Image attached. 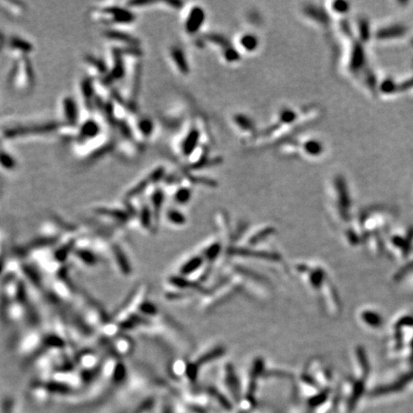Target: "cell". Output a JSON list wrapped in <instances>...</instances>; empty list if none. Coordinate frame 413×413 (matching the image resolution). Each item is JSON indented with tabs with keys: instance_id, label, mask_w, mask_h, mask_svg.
<instances>
[{
	"instance_id": "cell-9",
	"label": "cell",
	"mask_w": 413,
	"mask_h": 413,
	"mask_svg": "<svg viewBox=\"0 0 413 413\" xmlns=\"http://www.w3.org/2000/svg\"><path fill=\"white\" fill-rule=\"evenodd\" d=\"M59 112H60V123L70 125V126H78L79 118H80V109L79 104L70 95L62 96L59 103Z\"/></svg>"
},
{
	"instance_id": "cell-3",
	"label": "cell",
	"mask_w": 413,
	"mask_h": 413,
	"mask_svg": "<svg viewBox=\"0 0 413 413\" xmlns=\"http://www.w3.org/2000/svg\"><path fill=\"white\" fill-rule=\"evenodd\" d=\"M116 139L110 131H104L101 135L88 142L78 143L74 147L76 155L84 161H94L115 151Z\"/></svg>"
},
{
	"instance_id": "cell-6",
	"label": "cell",
	"mask_w": 413,
	"mask_h": 413,
	"mask_svg": "<svg viewBox=\"0 0 413 413\" xmlns=\"http://www.w3.org/2000/svg\"><path fill=\"white\" fill-rule=\"evenodd\" d=\"M102 35L112 47L119 49L141 48V41L139 38L117 28H107L104 30Z\"/></svg>"
},
{
	"instance_id": "cell-31",
	"label": "cell",
	"mask_w": 413,
	"mask_h": 413,
	"mask_svg": "<svg viewBox=\"0 0 413 413\" xmlns=\"http://www.w3.org/2000/svg\"><path fill=\"white\" fill-rule=\"evenodd\" d=\"M169 282L173 285L176 286L181 289H187V288H193V289H199L200 290V286L197 283H193L188 281V279H186L183 277H172L169 278Z\"/></svg>"
},
{
	"instance_id": "cell-18",
	"label": "cell",
	"mask_w": 413,
	"mask_h": 413,
	"mask_svg": "<svg viewBox=\"0 0 413 413\" xmlns=\"http://www.w3.org/2000/svg\"><path fill=\"white\" fill-rule=\"evenodd\" d=\"M233 123L236 128L239 129L242 133L251 134L255 131V125L254 122L251 120L246 115L243 114H236L233 118Z\"/></svg>"
},
{
	"instance_id": "cell-30",
	"label": "cell",
	"mask_w": 413,
	"mask_h": 413,
	"mask_svg": "<svg viewBox=\"0 0 413 413\" xmlns=\"http://www.w3.org/2000/svg\"><path fill=\"white\" fill-rule=\"evenodd\" d=\"M274 233H275V230L273 228L263 229L261 231L257 232L255 235H253L249 239L248 243L251 246H255V245H257L259 242L265 240L268 236H270L271 234H273Z\"/></svg>"
},
{
	"instance_id": "cell-22",
	"label": "cell",
	"mask_w": 413,
	"mask_h": 413,
	"mask_svg": "<svg viewBox=\"0 0 413 413\" xmlns=\"http://www.w3.org/2000/svg\"><path fill=\"white\" fill-rule=\"evenodd\" d=\"M225 354V349L222 346H218L213 349L210 350L209 352L203 354L200 358H198V360L196 361V366L200 368L204 365L209 363L210 361H215L216 359H219L220 357H222Z\"/></svg>"
},
{
	"instance_id": "cell-28",
	"label": "cell",
	"mask_w": 413,
	"mask_h": 413,
	"mask_svg": "<svg viewBox=\"0 0 413 413\" xmlns=\"http://www.w3.org/2000/svg\"><path fill=\"white\" fill-rule=\"evenodd\" d=\"M166 219L174 225L182 226L186 223V216L175 209H171L166 212Z\"/></svg>"
},
{
	"instance_id": "cell-37",
	"label": "cell",
	"mask_w": 413,
	"mask_h": 413,
	"mask_svg": "<svg viewBox=\"0 0 413 413\" xmlns=\"http://www.w3.org/2000/svg\"><path fill=\"white\" fill-rule=\"evenodd\" d=\"M4 43H5V41H4V37H3V35L0 33V50L2 49V47L4 45Z\"/></svg>"
},
{
	"instance_id": "cell-33",
	"label": "cell",
	"mask_w": 413,
	"mask_h": 413,
	"mask_svg": "<svg viewBox=\"0 0 413 413\" xmlns=\"http://www.w3.org/2000/svg\"><path fill=\"white\" fill-rule=\"evenodd\" d=\"M330 4V11L332 13H334V14H338V15L346 14V13L348 12V10H349L348 4H347L346 2L338 1V2H332Z\"/></svg>"
},
{
	"instance_id": "cell-14",
	"label": "cell",
	"mask_w": 413,
	"mask_h": 413,
	"mask_svg": "<svg viewBox=\"0 0 413 413\" xmlns=\"http://www.w3.org/2000/svg\"><path fill=\"white\" fill-rule=\"evenodd\" d=\"M167 56L172 66L179 75L187 76L189 74L190 69L188 65V60L182 48L177 45L169 47Z\"/></svg>"
},
{
	"instance_id": "cell-29",
	"label": "cell",
	"mask_w": 413,
	"mask_h": 413,
	"mask_svg": "<svg viewBox=\"0 0 413 413\" xmlns=\"http://www.w3.org/2000/svg\"><path fill=\"white\" fill-rule=\"evenodd\" d=\"M139 218L141 221V224L143 228H150L152 224V213H151V208L148 205H143L139 211Z\"/></svg>"
},
{
	"instance_id": "cell-13",
	"label": "cell",
	"mask_w": 413,
	"mask_h": 413,
	"mask_svg": "<svg viewBox=\"0 0 413 413\" xmlns=\"http://www.w3.org/2000/svg\"><path fill=\"white\" fill-rule=\"evenodd\" d=\"M83 62L88 77H90L93 80H103L107 75L108 68L106 61L101 60L98 57L86 54L83 57Z\"/></svg>"
},
{
	"instance_id": "cell-5",
	"label": "cell",
	"mask_w": 413,
	"mask_h": 413,
	"mask_svg": "<svg viewBox=\"0 0 413 413\" xmlns=\"http://www.w3.org/2000/svg\"><path fill=\"white\" fill-rule=\"evenodd\" d=\"M78 93L80 105L84 112L87 114V118L94 117L95 104H96V88H95V80L86 76L83 78L78 83Z\"/></svg>"
},
{
	"instance_id": "cell-7",
	"label": "cell",
	"mask_w": 413,
	"mask_h": 413,
	"mask_svg": "<svg viewBox=\"0 0 413 413\" xmlns=\"http://www.w3.org/2000/svg\"><path fill=\"white\" fill-rule=\"evenodd\" d=\"M201 138L200 129L192 126L187 129L177 143L176 151L182 157H190L196 151L199 150V143Z\"/></svg>"
},
{
	"instance_id": "cell-24",
	"label": "cell",
	"mask_w": 413,
	"mask_h": 413,
	"mask_svg": "<svg viewBox=\"0 0 413 413\" xmlns=\"http://www.w3.org/2000/svg\"><path fill=\"white\" fill-rule=\"evenodd\" d=\"M0 168L5 172H13L16 168V161L8 151L0 147Z\"/></svg>"
},
{
	"instance_id": "cell-32",
	"label": "cell",
	"mask_w": 413,
	"mask_h": 413,
	"mask_svg": "<svg viewBox=\"0 0 413 413\" xmlns=\"http://www.w3.org/2000/svg\"><path fill=\"white\" fill-rule=\"evenodd\" d=\"M404 34V29L400 26H393V27H390L385 30H382L379 34L380 38H390L392 36H401Z\"/></svg>"
},
{
	"instance_id": "cell-1",
	"label": "cell",
	"mask_w": 413,
	"mask_h": 413,
	"mask_svg": "<svg viewBox=\"0 0 413 413\" xmlns=\"http://www.w3.org/2000/svg\"><path fill=\"white\" fill-rule=\"evenodd\" d=\"M89 17L94 22L105 25L107 28H116L131 25L137 20L136 14L124 5H102L89 11Z\"/></svg>"
},
{
	"instance_id": "cell-20",
	"label": "cell",
	"mask_w": 413,
	"mask_h": 413,
	"mask_svg": "<svg viewBox=\"0 0 413 413\" xmlns=\"http://www.w3.org/2000/svg\"><path fill=\"white\" fill-rule=\"evenodd\" d=\"M204 261H205V259L202 256H193L192 258L188 259V261L185 264H183V266L181 267V276L187 277L190 274L196 273V271L199 270L201 268Z\"/></svg>"
},
{
	"instance_id": "cell-23",
	"label": "cell",
	"mask_w": 413,
	"mask_h": 413,
	"mask_svg": "<svg viewBox=\"0 0 413 413\" xmlns=\"http://www.w3.org/2000/svg\"><path fill=\"white\" fill-rule=\"evenodd\" d=\"M95 213L98 215L105 217L112 218L116 220H126L128 217V212L119 209H109V208H97L95 209Z\"/></svg>"
},
{
	"instance_id": "cell-26",
	"label": "cell",
	"mask_w": 413,
	"mask_h": 413,
	"mask_svg": "<svg viewBox=\"0 0 413 413\" xmlns=\"http://www.w3.org/2000/svg\"><path fill=\"white\" fill-rule=\"evenodd\" d=\"M309 284L313 289L319 290L323 285L324 275L322 270L315 269V270L309 271Z\"/></svg>"
},
{
	"instance_id": "cell-36",
	"label": "cell",
	"mask_w": 413,
	"mask_h": 413,
	"mask_svg": "<svg viewBox=\"0 0 413 413\" xmlns=\"http://www.w3.org/2000/svg\"><path fill=\"white\" fill-rule=\"evenodd\" d=\"M141 311L143 312V315H154L157 314V308L155 307L154 304L151 302H144L141 305Z\"/></svg>"
},
{
	"instance_id": "cell-8",
	"label": "cell",
	"mask_w": 413,
	"mask_h": 413,
	"mask_svg": "<svg viewBox=\"0 0 413 413\" xmlns=\"http://www.w3.org/2000/svg\"><path fill=\"white\" fill-rule=\"evenodd\" d=\"M206 20V13L201 6L195 5L188 8L187 13L183 18V29L188 36H195L198 34L203 27Z\"/></svg>"
},
{
	"instance_id": "cell-21",
	"label": "cell",
	"mask_w": 413,
	"mask_h": 413,
	"mask_svg": "<svg viewBox=\"0 0 413 413\" xmlns=\"http://www.w3.org/2000/svg\"><path fill=\"white\" fill-rule=\"evenodd\" d=\"M0 6L7 12L9 15L14 16L22 15L26 12V6L19 1H0Z\"/></svg>"
},
{
	"instance_id": "cell-4",
	"label": "cell",
	"mask_w": 413,
	"mask_h": 413,
	"mask_svg": "<svg viewBox=\"0 0 413 413\" xmlns=\"http://www.w3.org/2000/svg\"><path fill=\"white\" fill-rule=\"evenodd\" d=\"M12 90L19 94L29 93L35 86V71L29 58L15 60L8 77Z\"/></svg>"
},
{
	"instance_id": "cell-34",
	"label": "cell",
	"mask_w": 413,
	"mask_h": 413,
	"mask_svg": "<svg viewBox=\"0 0 413 413\" xmlns=\"http://www.w3.org/2000/svg\"><path fill=\"white\" fill-rule=\"evenodd\" d=\"M114 254L118 258V263L120 265V269L123 270V272H125L126 274H128L130 272V268H129V265H128V262L127 261L126 256H124V254L120 252V249L118 248L115 249Z\"/></svg>"
},
{
	"instance_id": "cell-16",
	"label": "cell",
	"mask_w": 413,
	"mask_h": 413,
	"mask_svg": "<svg viewBox=\"0 0 413 413\" xmlns=\"http://www.w3.org/2000/svg\"><path fill=\"white\" fill-rule=\"evenodd\" d=\"M242 51L247 54L256 52L259 47V39L255 34L252 33H242L237 38V44Z\"/></svg>"
},
{
	"instance_id": "cell-19",
	"label": "cell",
	"mask_w": 413,
	"mask_h": 413,
	"mask_svg": "<svg viewBox=\"0 0 413 413\" xmlns=\"http://www.w3.org/2000/svg\"><path fill=\"white\" fill-rule=\"evenodd\" d=\"M164 199H165L164 191L160 188H155L151 196V207L150 208H151V213H152V217L156 218V219L159 218L160 212L163 207V203H164Z\"/></svg>"
},
{
	"instance_id": "cell-2",
	"label": "cell",
	"mask_w": 413,
	"mask_h": 413,
	"mask_svg": "<svg viewBox=\"0 0 413 413\" xmlns=\"http://www.w3.org/2000/svg\"><path fill=\"white\" fill-rule=\"evenodd\" d=\"M126 73L123 87L118 92L132 109L137 112V98L140 90L142 76V57H125Z\"/></svg>"
},
{
	"instance_id": "cell-11",
	"label": "cell",
	"mask_w": 413,
	"mask_h": 413,
	"mask_svg": "<svg viewBox=\"0 0 413 413\" xmlns=\"http://www.w3.org/2000/svg\"><path fill=\"white\" fill-rule=\"evenodd\" d=\"M104 131L105 129L103 128V126L94 117L84 119L82 123L79 124L78 135L76 137L74 143L78 144L88 142L101 135Z\"/></svg>"
},
{
	"instance_id": "cell-17",
	"label": "cell",
	"mask_w": 413,
	"mask_h": 413,
	"mask_svg": "<svg viewBox=\"0 0 413 413\" xmlns=\"http://www.w3.org/2000/svg\"><path fill=\"white\" fill-rule=\"evenodd\" d=\"M299 147H301L303 154L309 158L320 157L323 155L324 151L323 143L314 138L306 139Z\"/></svg>"
},
{
	"instance_id": "cell-35",
	"label": "cell",
	"mask_w": 413,
	"mask_h": 413,
	"mask_svg": "<svg viewBox=\"0 0 413 413\" xmlns=\"http://www.w3.org/2000/svg\"><path fill=\"white\" fill-rule=\"evenodd\" d=\"M77 255L83 260V262L87 263V264H95L97 260L92 253L85 251V250H79L77 252Z\"/></svg>"
},
{
	"instance_id": "cell-25",
	"label": "cell",
	"mask_w": 413,
	"mask_h": 413,
	"mask_svg": "<svg viewBox=\"0 0 413 413\" xmlns=\"http://www.w3.org/2000/svg\"><path fill=\"white\" fill-rule=\"evenodd\" d=\"M191 196H192V192L189 188L187 187H179V188H176V189L174 190L173 199L177 204L185 205L189 202Z\"/></svg>"
},
{
	"instance_id": "cell-12",
	"label": "cell",
	"mask_w": 413,
	"mask_h": 413,
	"mask_svg": "<svg viewBox=\"0 0 413 413\" xmlns=\"http://www.w3.org/2000/svg\"><path fill=\"white\" fill-rule=\"evenodd\" d=\"M7 52L14 60L29 58L31 54L34 52V45L24 38L14 36L11 37L8 41Z\"/></svg>"
},
{
	"instance_id": "cell-27",
	"label": "cell",
	"mask_w": 413,
	"mask_h": 413,
	"mask_svg": "<svg viewBox=\"0 0 413 413\" xmlns=\"http://www.w3.org/2000/svg\"><path fill=\"white\" fill-rule=\"evenodd\" d=\"M222 251V245L220 243H213L210 245L208 248L205 249L204 251V259L206 258L209 261H214L218 256L221 254Z\"/></svg>"
},
{
	"instance_id": "cell-15",
	"label": "cell",
	"mask_w": 413,
	"mask_h": 413,
	"mask_svg": "<svg viewBox=\"0 0 413 413\" xmlns=\"http://www.w3.org/2000/svg\"><path fill=\"white\" fill-rule=\"evenodd\" d=\"M229 254L232 256H245V257H256V258H262L266 260H272V261H278L279 260V256L277 254H272L267 252H259V251H254L248 248H233L229 249Z\"/></svg>"
},
{
	"instance_id": "cell-10",
	"label": "cell",
	"mask_w": 413,
	"mask_h": 413,
	"mask_svg": "<svg viewBox=\"0 0 413 413\" xmlns=\"http://www.w3.org/2000/svg\"><path fill=\"white\" fill-rule=\"evenodd\" d=\"M165 169L164 166L161 165V166L155 167L154 169L151 171V173H148L145 175V177H143V179L139 181L135 186H133L128 190L126 198L128 200H131L137 196H140L147 188L157 184L159 181L163 180L165 177Z\"/></svg>"
}]
</instances>
